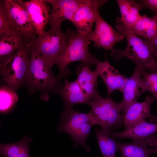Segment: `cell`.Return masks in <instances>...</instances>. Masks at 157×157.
<instances>
[{
  "label": "cell",
  "instance_id": "d6986e66",
  "mask_svg": "<svg viewBox=\"0 0 157 157\" xmlns=\"http://www.w3.org/2000/svg\"><path fill=\"white\" fill-rule=\"evenodd\" d=\"M64 78V85L61 86L57 92L62 99L64 108L71 107L77 104H88L90 101L76 81L70 82L65 77Z\"/></svg>",
  "mask_w": 157,
  "mask_h": 157
},
{
  "label": "cell",
  "instance_id": "ffe728a7",
  "mask_svg": "<svg viewBox=\"0 0 157 157\" xmlns=\"http://www.w3.org/2000/svg\"><path fill=\"white\" fill-rule=\"evenodd\" d=\"M26 43L23 36L15 31L0 34V65Z\"/></svg>",
  "mask_w": 157,
  "mask_h": 157
},
{
  "label": "cell",
  "instance_id": "3957f363",
  "mask_svg": "<svg viewBox=\"0 0 157 157\" xmlns=\"http://www.w3.org/2000/svg\"><path fill=\"white\" fill-rule=\"evenodd\" d=\"M60 116V124L58 127V132L69 134L74 147L81 146L89 152L90 148L86 141L91 127L95 125L90 113H80L71 107L64 108Z\"/></svg>",
  "mask_w": 157,
  "mask_h": 157
},
{
  "label": "cell",
  "instance_id": "277c9868",
  "mask_svg": "<svg viewBox=\"0 0 157 157\" xmlns=\"http://www.w3.org/2000/svg\"><path fill=\"white\" fill-rule=\"evenodd\" d=\"M30 64L29 48L27 43L0 65V74L3 84L16 92L24 86Z\"/></svg>",
  "mask_w": 157,
  "mask_h": 157
},
{
  "label": "cell",
  "instance_id": "6da1fadb",
  "mask_svg": "<svg viewBox=\"0 0 157 157\" xmlns=\"http://www.w3.org/2000/svg\"><path fill=\"white\" fill-rule=\"evenodd\" d=\"M29 48L30 64L24 86L30 94L38 92L40 97L44 101L49 99L50 92L57 93L63 85L62 82L53 76L51 67L35 50Z\"/></svg>",
  "mask_w": 157,
  "mask_h": 157
},
{
  "label": "cell",
  "instance_id": "f1b7e54d",
  "mask_svg": "<svg viewBox=\"0 0 157 157\" xmlns=\"http://www.w3.org/2000/svg\"><path fill=\"white\" fill-rule=\"evenodd\" d=\"M142 7L148 8L154 12L157 16V0H144L141 1Z\"/></svg>",
  "mask_w": 157,
  "mask_h": 157
},
{
  "label": "cell",
  "instance_id": "cb8c5ba5",
  "mask_svg": "<svg viewBox=\"0 0 157 157\" xmlns=\"http://www.w3.org/2000/svg\"><path fill=\"white\" fill-rule=\"evenodd\" d=\"M18 96L16 92L4 84L0 87V111L5 113L10 110L17 101Z\"/></svg>",
  "mask_w": 157,
  "mask_h": 157
},
{
  "label": "cell",
  "instance_id": "e0dca14e",
  "mask_svg": "<svg viewBox=\"0 0 157 157\" xmlns=\"http://www.w3.org/2000/svg\"><path fill=\"white\" fill-rule=\"evenodd\" d=\"M95 70L107 87L108 96L115 90L122 92L127 78L120 74L108 61L100 62L96 65Z\"/></svg>",
  "mask_w": 157,
  "mask_h": 157
},
{
  "label": "cell",
  "instance_id": "30bf717a",
  "mask_svg": "<svg viewBox=\"0 0 157 157\" xmlns=\"http://www.w3.org/2000/svg\"><path fill=\"white\" fill-rule=\"evenodd\" d=\"M107 1L106 0H84L75 12L71 21L78 33L88 35L92 31L99 8Z\"/></svg>",
  "mask_w": 157,
  "mask_h": 157
},
{
  "label": "cell",
  "instance_id": "7402d4cb",
  "mask_svg": "<svg viewBox=\"0 0 157 157\" xmlns=\"http://www.w3.org/2000/svg\"><path fill=\"white\" fill-rule=\"evenodd\" d=\"M121 153V157H150L156 152L154 147L148 148L145 143L132 141L126 143L117 142Z\"/></svg>",
  "mask_w": 157,
  "mask_h": 157
},
{
  "label": "cell",
  "instance_id": "83f0119b",
  "mask_svg": "<svg viewBox=\"0 0 157 157\" xmlns=\"http://www.w3.org/2000/svg\"><path fill=\"white\" fill-rule=\"evenodd\" d=\"M116 1L121 14L120 18H122L129 12L134 1L128 0H117Z\"/></svg>",
  "mask_w": 157,
  "mask_h": 157
},
{
  "label": "cell",
  "instance_id": "44dd1931",
  "mask_svg": "<svg viewBox=\"0 0 157 157\" xmlns=\"http://www.w3.org/2000/svg\"><path fill=\"white\" fill-rule=\"evenodd\" d=\"M32 139L25 136L13 143L0 144V155L5 157H30L28 144Z\"/></svg>",
  "mask_w": 157,
  "mask_h": 157
},
{
  "label": "cell",
  "instance_id": "d4e9b609",
  "mask_svg": "<svg viewBox=\"0 0 157 157\" xmlns=\"http://www.w3.org/2000/svg\"><path fill=\"white\" fill-rule=\"evenodd\" d=\"M141 8V4L134 1L130 10L126 15L122 18H117V22L126 27L132 26L140 17L141 15L140 14L139 10Z\"/></svg>",
  "mask_w": 157,
  "mask_h": 157
},
{
  "label": "cell",
  "instance_id": "2e32d148",
  "mask_svg": "<svg viewBox=\"0 0 157 157\" xmlns=\"http://www.w3.org/2000/svg\"><path fill=\"white\" fill-rule=\"evenodd\" d=\"M116 27L119 32L124 35L132 34L151 39L157 36V16L154 15L150 17L144 15L130 26L125 27L117 22Z\"/></svg>",
  "mask_w": 157,
  "mask_h": 157
},
{
  "label": "cell",
  "instance_id": "52a82bcc",
  "mask_svg": "<svg viewBox=\"0 0 157 157\" xmlns=\"http://www.w3.org/2000/svg\"><path fill=\"white\" fill-rule=\"evenodd\" d=\"M67 39L65 33L63 32L60 28H50L49 31L38 35L27 44L29 47L39 53L52 67L64 49Z\"/></svg>",
  "mask_w": 157,
  "mask_h": 157
},
{
  "label": "cell",
  "instance_id": "603a6c76",
  "mask_svg": "<svg viewBox=\"0 0 157 157\" xmlns=\"http://www.w3.org/2000/svg\"><path fill=\"white\" fill-rule=\"evenodd\" d=\"M96 137L103 157H115L119 149L117 142L110 136V134L96 127Z\"/></svg>",
  "mask_w": 157,
  "mask_h": 157
},
{
  "label": "cell",
  "instance_id": "f546056e",
  "mask_svg": "<svg viewBox=\"0 0 157 157\" xmlns=\"http://www.w3.org/2000/svg\"><path fill=\"white\" fill-rule=\"evenodd\" d=\"M145 39L149 44L157 61V36L151 39L145 38Z\"/></svg>",
  "mask_w": 157,
  "mask_h": 157
},
{
  "label": "cell",
  "instance_id": "5bb4252c",
  "mask_svg": "<svg viewBox=\"0 0 157 157\" xmlns=\"http://www.w3.org/2000/svg\"><path fill=\"white\" fill-rule=\"evenodd\" d=\"M154 98L147 96L145 101L142 102H136L128 108L123 116V122L127 129L136 123L149 117L151 122L157 119L156 117L150 113V107L154 101Z\"/></svg>",
  "mask_w": 157,
  "mask_h": 157
},
{
  "label": "cell",
  "instance_id": "9c48e42d",
  "mask_svg": "<svg viewBox=\"0 0 157 157\" xmlns=\"http://www.w3.org/2000/svg\"><path fill=\"white\" fill-rule=\"evenodd\" d=\"M94 30L88 35L89 40L93 41L95 46L107 50H113L114 46L123 40L124 34L117 31L106 22L97 13L95 22Z\"/></svg>",
  "mask_w": 157,
  "mask_h": 157
},
{
  "label": "cell",
  "instance_id": "ba28073f",
  "mask_svg": "<svg viewBox=\"0 0 157 157\" xmlns=\"http://www.w3.org/2000/svg\"><path fill=\"white\" fill-rule=\"evenodd\" d=\"M10 18L15 30L28 43L36 38V33L24 4L21 0H5Z\"/></svg>",
  "mask_w": 157,
  "mask_h": 157
},
{
  "label": "cell",
  "instance_id": "7a4b0ae2",
  "mask_svg": "<svg viewBox=\"0 0 157 157\" xmlns=\"http://www.w3.org/2000/svg\"><path fill=\"white\" fill-rule=\"evenodd\" d=\"M67 37L65 46L55 62L59 69L57 77L61 81L62 78L70 74L67 66L72 62L80 61L90 68L100 61L90 52L89 45L91 42L88 35L81 34L77 31L68 28L65 33Z\"/></svg>",
  "mask_w": 157,
  "mask_h": 157
},
{
  "label": "cell",
  "instance_id": "4316f807",
  "mask_svg": "<svg viewBox=\"0 0 157 157\" xmlns=\"http://www.w3.org/2000/svg\"><path fill=\"white\" fill-rule=\"evenodd\" d=\"M141 75L147 91L152 93L157 101V72L147 73L142 68Z\"/></svg>",
  "mask_w": 157,
  "mask_h": 157
},
{
  "label": "cell",
  "instance_id": "9a60e30c",
  "mask_svg": "<svg viewBox=\"0 0 157 157\" xmlns=\"http://www.w3.org/2000/svg\"><path fill=\"white\" fill-rule=\"evenodd\" d=\"M76 72L77 76L76 81L90 102L101 97L97 90L99 75L96 70L91 71L84 63H81L77 67Z\"/></svg>",
  "mask_w": 157,
  "mask_h": 157
},
{
  "label": "cell",
  "instance_id": "5b68a950",
  "mask_svg": "<svg viewBox=\"0 0 157 157\" xmlns=\"http://www.w3.org/2000/svg\"><path fill=\"white\" fill-rule=\"evenodd\" d=\"M127 45L124 50L113 49L111 55L117 61L123 57L129 59L137 66L146 69L151 72H157V61L149 44L138 35L125 34Z\"/></svg>",
  "mask_w": 157,
  "mask_h": 157
},
{
  "label": "cell",
  "instance_id": "7c38bea8",
  "mask_svg": "<svg viewBox=\"0 0 157 157\" xmlns=\"http://www.w3.org/2000/svg\"><path fill=\"white\" fill-rule=\"evenodd\" d=\"M142 68L136 66L132 75L127 79L125 83L122 91L123 100L121 102L122 116L132 104L137 102L139 97L147 91L141 78Z\"/></svg>",
  "mask_w": 157,
  "mask_h": 157
},
{
  "label": "cell",
  "instance_id": "ac0fdd59",
  "mask_svg": "<svg viewBox=\"0 0 157 157\" xmlns=\"http://www.w3.org/2000/svg\"><path fill=\"white\" fill-rule=\"evenodd\" d=\"M157 132V124L148 123L143 120L123 131L112 133L110 136L119 139L132 138L133 141L146 143V140Z\"/></svg>",
  "mask_w": 157,
  "mask_h": 157
},
{
  "label": "cell",
  "instance_id": "8fae6325",
  "mask_svg": "<svg viewBox=\"0 0 157 157\" xmlns=\"http://www.w3.org/2000/svg\"><path fill=\"white\" fill-rule=\"evenodd\" d=\"M52 9L48 19L50 28H60L62 22H71L79 6L84 0H47Z\"/></svg>",
  "mask_w": 157,
  "mask_h": 157
},
{
  "label": "cell",
  "instance_id": "4dcf8cb0",
  "mask_svg": "<svg viewBox=\"0 0 157 157\" xmlns=\"http://www.w3.org/2000/svg\"><path fill=\"white\" fill-rule=\"evenodd\" d=\"M147 145L149 146H153L156 149L157 157V137L154 135L148 137L145 140Z\"/></svg>",
  "mask_w": 157,
  "mask_h": 157
},
{
  "label": "cell",
  "instance_id": "484cf974",
  "mask_svg": "<svg viewBox=\"0 0 157 157\" xmlns=\"http://www.w3.org/2000/svg\"><path fill=\"white\" fill-rule=\"evenodd\" d=\"M12 31H15L9 16L5 0L1 1L0 4V34Z\"/></svg>",
  "mask_w": 157,
  "mask_h": 157
},
{
  "label": "cell",
  "instance_id": "4fadbf2b",
  "mask_svg": "<svg viewBox=\"0 0 157 157\" xmlns=\"http://www.w3.org/2000/svg\"><path fill=\"white\" fill-rule=\"evenodd\" d=\"M24 3L36 34H42L48 23L51 10L49 4L47 0H31Z\"/></svg>",
  "mask_w": 157,
  "mask_h": 157
},
{
  "label": "cell",
  "instance_id": "8992f818",
  "mask_svg": "<svg viewBox=\"0 0 157 157\" xmlns=\"http://www.w3.org/2000/svg\"><path fill=\"white\" fill-rule=\"evenodd\" d=\"M91 108L89 112L94 124L99 125L101 130L111 134L112 129L120 128L123 116L120 115L122 105L113 101L109 97H102L88 104Z\"/></svg>",
  "mask_w": 157,
  "mask_h": 157
}]
</instances>
